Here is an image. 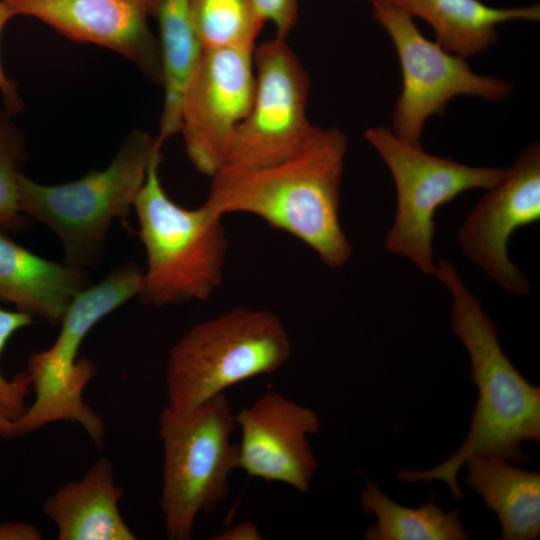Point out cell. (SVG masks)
I'll use <instances>...</instances> for the list:
<instances>
[{"label": "cell", "instance_id": "6da1fadb", "mask_svg": "<svg viewBox=\"0 0 540 540\" xmlns=\"http://www.w3.org/2000/svg\"><path fill=\"white\" fill-rule=\"evenodd\" d=\"M347 146L339 129L314 126L304 145L280 162L220 168L205 203L221 216L255 215L303 242L327 267L340 268L352 253L339 218Z\"/></svg>", "mask_w": 540, "mask_h": 540}, {"label": "cell", "instance_id": "7a4b0ae2", "mask_svg": "<svg viewBox=\"0 0 540 540\" xmlns=\"http://www.w3.org/2000/svg\"><path fill=\"white\" fill-rule=\"evenodd\" d=\"M435 274L452 295L451 325L470 356L478 399L467 437L454 454L432 469L400 471L397 476L408 482L443 481L452 496L461 499L457 475L471 457L493 455L514 464L528 461L530 455L521 445L540 440V388L527 381L506 356L495 324L455 266L441 260Z\"/></svg>", "mask_w": 540, "mask_h": 540}, {"label": "cell", "instance_id": "3957f363", "mask_svg": "<svg viewBox=\"0 0 540 540\" xmlns=\"http://www.w3.org/2000/svg\"><path fill=\"white\" fill-rule=\"evenodd\" d=\"M161 148L133 207L146 253L138 298L154 307L207 300L223 281L228 249L223 216L205 202L190 209L168 196L159 175Z\"/></svg>", "mask_w": 540, "mask_h": 540}, {"label": "cell", "instance_id": "277c9868", "mask_svg": "<svg viewBox=\"0 0 540 540\" xmlns=\"http://www.w3.org/2000/svg\"><path fill=\"white\" fill-rule=\"evenodd\" d=\"M158 146L163 143L157 137L135 130L106 168L80 179L46 185L20 173V211L58 237L66 263L86 270L100 261L113 220L126 217L134 207Z\"/></svg>", "mask_w": 540, "mask_h": 540}, {"label": "cell", "instance_id": "5b68a950", "mask_svg": "<svg viewBox=\"0 0 540 540\" xmlns=\"http://www.w3.org/2000/svg\"><path fill=\"white\" fill-rule=\"evenodd\" d=\"M292 345L269 310L236 307L192 326L171 348L167 407L189 410L234 385L279 370Z\"/></svg>", "mask_w": 540, "mask_h": 540}, {"label": "cell", "instance_id": "8992f818", "mask_svg": "<svg viewBox=\"0 0 540 540\" xmlns=\"http://www.w3.org/2000/svg\"><path fill=\"white\" fill-rule=\"evenodd\" d=\"M141 286L142 270L136 263L126 262L72 299L53 344L28 357L26 372L35 398L14 423L19 434H29L57 421L79 424L90 438L103 434L104 421L83 397L96 365L88 358H78V352L90 330L105 316L138 297Z\"/></svg>", "mask_w": 540, "mask_h": 540}, {"label": "cell", "instance_id": "52a82bcc", "mask_svg": "<svg viewBox=\"0 0 540 540\" xmlns=\"http://www.w3.org/2000/svg\"><path fill=\"white\" fill-rule=\"evenodd\" d=\"M235 413L225 393L189 410L165 406L159 415L163 445L160 507L170 540H189L203 512L228 496L230 475L238 469Z\"/></svg>", "mask_w": 540, "mask_h": 540}, {"label": "cell", "instance_id": "ba28073f", "mask_svg": "<svg viewBox=\"0 0 540 540\" xmlns=\"http://www.w3.org/2000/svg\"><path fill=\"white\" fill-rule=\"evenodd\" d=\"M366 141L387 165L395 183L397 211L386 248L410 259L423 273H436L433 258L437 209L472 189H489L505 169L472 167L425 152L388 126L368 128Z\"/></svg>", "mask_w": 540, "mask_h": 540}, {"label": "cell", "instance_id": "9c48e42d", "mask_svg": "<svg viewBox=\"0 0 540 540\" xmlns=\"http://www.w3.org/2000/svg\"><path fill=\"white\" fill-rule=\"evenodd\" d=\"M372 6L375 20L395 46L401 68L402 90L391 127L399 138L419 145L427 119L441 115L455 96L501 101L510 95L511 83L474 73L464 57L424 37L413 17L401 8L386 0H374Z\"/></svg>", "mask_w": 540, "mask_h": 540}, {"label": "cell", "instance_id": "30bf717a", "mask_svg": "<svg viewBox=\"0 0 540 540\" xmlns=\"http://www.w3.org/2000/svg\"><path fill=\"white\" fill-rule=\"evenodd\" d=\"M253 65L251 107L225 165L255 168L280 162L294 155L314 128L306 112L309 75L287 40L275 36L256 45Z\"/></svg>", "mask_w": 540, "mask_h": 540}, {"label": "cell", "instance_id": "8fae6325", "mask_svg": "<svg viewBox=\"0 0 540 540\" xmlns=\"http://www.w3.org/2000/svg\"><path fill=\"white\" fill-rule=\"evenodd\" d=\"M254 86L252 51L204 49L183 96L179 130L201 174L212 177L225 165Z\"/></svg>", "mask_w": 540, "mask_h": 540}, {"label": "cell", "instance_id": "7c38bea8", "mask_svg": "<svg viewBox=\"0 0 540 540\" xmlns=\"http://www.w3.org/2000/svg\"><path fill=\"white\" fill-rule=\"evenodd\" d=\"M475 205L458 236L466 255L514 295L530 285L508 256L513 233L540 219V146L531 143Z\"/></svg>", "mask_w": 540, "mask_h": 540}, {"label": "cell", "instance_id": "4fadbf2b", "mask_svg": "<svg viewBox=\"0 0 540 540\" xmlns=\"http://www.w3.org/2000/svg\"><path fill=\"white\" fill-rule=\"evenodd\" d=\"M235 422L241 432L238 469L301 493L310 489L318 463L308 436L320 429L312 409L269 391L240 409Z\"/></svg>", "mask_w": 540, "mask_h": 540}, {"label": "cell", "instance_id": "5bb4252c", "mask_svg": "<svg viewBox=\"0 0 540 540\" xmlns=\"http://www.w3.org/2000/svg\"><path fill=\"white\" fill-rule=\"evenodd\" d=\"M14 17L35 18L60 35L105 47L161 84L157 37L149 26L153 0H5Z\"/></svg>", "mask_w": 540, "mask_h": 540}, {"label": "cell", "instance_id": "9a60e30c", "mask_svg": "<svg viewBox=\"0 0 540 540\" xmlns=\"http://www.w3.org/2000/svg\"><path fill=\"white\" fill-rule=\"evenodd\" d=\"M87 282L86 270L37 255L0 227V302L57 325Z\"/></svg>", "mask_w": 540, "mask_h": 540}, {"label": "cell", "instance_id": "2e32d148", "mask_svg": "<svg viewBox=\"0 0 540 540\" xmlns=\"http://www.w3.org/2000/svg\"><path fill=\"white\" fill-rule=\"evenodd\" d=\"M122 487L114 480L110 460H97L78 480L63 484L43 503L59 540H135L123 519Z\"/></svg>", "mask_w": 540, "mask_h": 540}, {"label": "cell", "instance_id": "e0dca14e", "mask_svg": "<svg viewBox=\"0 0 540 540\" xmlns=\"http://www.w3.org/2000/svg\"><path fill=\"white\" fill-rule=\"evenodd\" d=\"M412 17L427 21L436 43L452 54L469 57L481 53L498 38L496 26L511 20L536 21L539 5L501 9L479 0H386Z\"/></svg>", "mask_w": 540, "mask_h": 540}, {"label": "cell", "instance_id": "ac0fdd59", "mask_svg": "<svg viewBox=\"0 0 540 540\" xmlns=\"http://www.w3.org/2000/svg\"><path fill=\"white\" fill-rule=\"evenodd\" d=\"M467 484L495 512L505 540L540 535V474L521 470L493 455H475L465 463Z\"/></svg>", "mask_w": 540, "mask_h": 540}, {"label": "cell", "instance_id": "d6986e66", "mask_svg": "<svg viewBox=\"0 0 540 540\" xmlns=\"http://www.w3.org/2000/svg\"><path fill=\"white\" fill-rule=\"evenodd\" d=\"M151 16L158 26L164 88L156 137L164 144L179 133L183 96L204 48L194 26L191 0H153Z\"/></svg>", "mask_w": 540, "mask_h": 540}, {"label": "cell", "instance_id": "ffe728a7", "mask_svg": "<svg viewBox=\"0 0 540 540\" xmlns=\"http://www.w3.org/2000/svg\"><path fill=\"white\" fill-rule=\"evenodd\" d=\"M419 508H409L391 500L378 486L367 482L360 494L362 510L374 514L364 538L368 540H466L457 508L445 512L433 501Z\"/></svg>", "mask_w": 540, "mask_h": 540}, {"label": "cell", "instance_id": "44dd1931", "mask_svg": "<svg viewBox=\"0 0 540 540\" xmlns=\"http://www.w3.org/2000/svg\"><path fill=\"white\" fill-rule=\"evenodd\" d=\"M191 11L204 49L253 52L266 22L251 0H191Z\"/></svg>", "mask_w": 540, "mask_h": 540}, {"label": "cell", "instance_id": "7402d4cb", "mask_svg": "<svg viewBox=\"0 0 540 540\" xmlns=\"http://www.w3.org/2000/svg\"><path fill=\"white\" fill-rule=\"evenodd\" d=\"M6 110L0 112V227L21 230L26 218L20 211L18 177L26 158L24 138Z\"/></svg>", "mask_w": 540, "mask_h": 540}, {"label": "cell", "instance_id": "603a6c76", "mask_svg": "<svg viewBox=\"0 0 540 540\" xmlns=\"http://www.w3.org/2000/svg\"><path fill=\"white\" fill-rule=\"evenodd\" d=\"M33 323V316L15 309L0 308V356L9 339L20 329ZM31 388V381L26 371L7 378L0 371V406L11 420L21 417L26 411V396Z\"/></svg>", "mask_w": 540, "mask_h": 540}, {"label": "cell", "instance_id": "cb8c5ba5", "mask_svg": "<svg viewBox=\"0 0 540 540\" xmlns=\"http://www.w3.org/2000/svg\"><path fill=\"white\" fill-rule=\"evenodd\" d=\"M265 21H271L275 36L287 39L295 27L298 14L297 0H251Z\"/></svg>", "mask_w": 540, "mask_h": 540}, {"label": "cell", "instance_id": "d4e9b609", "mask_svg": "<svg viewBox=\"0 0 540 540\" xmlns=\"http://www.w3.org/2000/svg\"><path fill=\"white\" fill-rule=\"evenodd\" d=\"M14 17L5 0H0V37L10 19ZM0 94L5 110L11 115L20 113L24 108L23 100L19 94L17 83L9 78L4 71L0 57Z\"/></svg>", "mask_w": 540, "mask_h": 540}, {"label": "cell", "instance_id": "484cf974", "mask_svg": "<svg viewBox=\"0 0 540 540\" xmlns=\"http://www.w3.org/2000/svg\"><path fill=\"white\" fill-rule=\"evenodd\" d=\"M213 540H261L262 534L252 521H242L212 537Z\"/></svg>", "mask_w": 540, "mask_h": 540}, {"label": "cell", "instance_id": "4316f807", "mask_svg": "<svg viewBox=\"0 0 540 540\" xmlns=\"http://www.w3.org/2000/svg\"><path fill=\"white\" fill-rule=\"evenodd\" d=\"M41 533L37 527L24 522L0 524V540H39Z\"/></svg>", "mask_w": 540, "mask_h": 540}, {"label": "cell", "instance_id": "83f0119b", "mask_svg": "<svg viewBox=\"0 0 540 540\" xmlns=\"http://www.w3.org/2000/svg\"><path fill=\"white\" fill-rule=\"evenodd\" d=\"M11 421V418L0 406V436L3 435Z\"/></svg>", "mask_w": 540, "mask_h": 540}, {"label": "cell", "instance_id": "f1b7e54d", "mask_svg": "<svg viewBox=\"0 0 540 540\" xmlns=\"http://www.w3.org/2000/svg\"><path fill=\"white\" fill-rule=\"evenodd\" d=\"M371 2L374 1V0H370Z\"/></svg>", "mask_w": 540, "mask_h": 540}]
</instances>
